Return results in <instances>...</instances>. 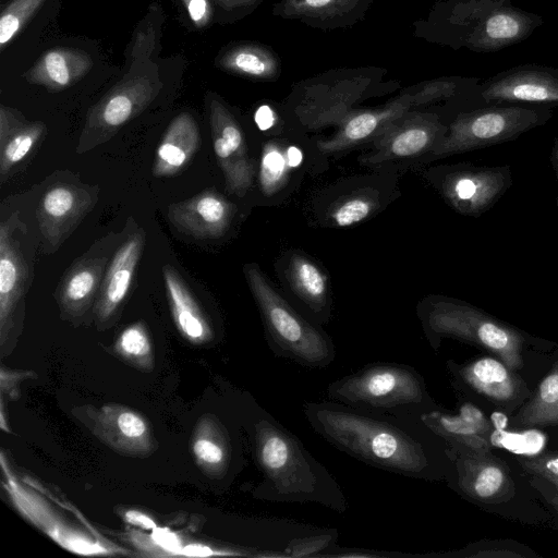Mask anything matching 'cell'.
Here are the masks:
<instances>
[{"label":"cell","mask_w":558,"mask_h":558,"mask_svg":"<svg viewBox=\"0 0 558 558\" xmlns=\"http://www.w3.org/2000/svg\"><path fill=\"white\" fill-rule=\"evenodd\" d=\"M311 428L359 461L405 477L436 481L450 466L447 446L417 416L378 413L337 401H307Z\"/></svg>","instance_id":"1"},{"label":"cell","mask_w":558,"mask_h":558,"mask_svg":"<svg viewBox=\"0 0 558 558\" xmlns=\"http://www.w3.org/2000/svg\"><path fill=\"white\" fill-rule=\"evenodd\" d=\"M255 462L263 480L255 496L271 502L317 504L340 514L347 497L330 472L302 441L265 409L254 404L247 421Z\"/></svg>","instance_id":"2"},{"label":"cell","mask_w":558,"mask_h":558,"mask_svg":"<svg viewBox=\"0 0 558 558\" xmlns=\"http://www.w3.org/2000/svg\"><path fill=\"white\" fill-rule=\"evenodd\" d=\"M2 487L16 510L62 548L83 556L128 555L63 498L35 480L17 477L3 452L0 459Z\"/></svg>","instance_id":"3"},{"label":"cell","mask_w":558,"mask_h":558,"mask_svg":"<svg viewBox=\"0 0 558 558\" xmlns=\"http://www.w3.org/2000/svg\"><path fill=\"white\" fill-rule=\"evenodd\" d=\"M328 400L356 409L396 415H414L436 408L424 377L413 366L377 362L331 381Z\"/></svg>","instance_id":"4"},{"label":"cell","mask_w":558,"mask_h":558,"mask_svg":"<svg viewBox=\"0 0 558 558\" xmlns=\"http://www.w3.org/2000/svg\"><path fill=\"white\" fill-rule=\"evenodd\" d=\"M417 316L435 350L442 338L449 337L495 353L511 371L523 364V335L474 305L447 296H428L418 304Z\"/></svg>","instance_id":"5"},{"label":"cell","mask_w":558,"mask_h":558,"mask_svg":"<svg viewBox=\"0 0 558 558\" xmlns=\"http://www.w3.org/2000/svg\"><path fill=\"white\" fill-rule=\"evenodd\" d=\"M244 274L274 354L308 368L328 367L336 359L331 338L319 326L300 315L270 286L257 265H245Z\"/></svg>","instance_id":"6"},{"label":"cell","mask_w":558,"mask_h":558,"mask_svg":"<svg viewBox=\"0 0 558 558\" xmlns=\"http://www.w3.org/2000/svg\"><path fill=\"white\" fill-rule=\"evenodd\" d=\"M551 117L544 107L490 106L460 113L433 147L435 157L468 153L518 138Z\"/></svg>","instance_id":"7"},{"label":"cell","mask_w":558,"mask_h":558,"mask_svg":"<svg viewBox=\"0 0 558 558\" xmlns=\"http://www.w3.org/2000/svg\"><path fill=\"white\" fill-rule=\"evenodd\" d=\"M161 86L156 69L128 74L88 111L76 153L84 154L108 142L150 105Z\"/></svg>","instance_id":"8"},{"label":"cell","mask_w":558,"mask_h":558,"mask_svg":"<svg viewBox=\"0 0 558 558\" xmlns=\"http://www.w3.org/2000/svg\"><path fill=\"white\" fill-rule=\"evenodd\" d=\"M436 186L457 213L480 217L489 210L512 184L509 166L459 163L438 169Z\"/></svg>","instance_id":"9"},{"label":"cell","mask_w":558,"mask_h":558,"mask_svg":"<svg viewBox=\"0 0 558 558\" xmlns=\"http://www.w3.org/2000/svg\"><path fill=\"white\" fill-rule=\"evenodd\" d=\"M209 122L217 162L223 173L227 190L243 196L255 174L243 131L227 107L215 96L209 100Z\"/></svg>","instance_id":"10"},{"label":"cell","mask_w":558,"mask_h":558,"mask_svg":"<svg viewBox=\"0 0 558 558\" xmlns=\"http://www.w3.org/2000/svg\"><path fill=\"white\" fill-rule=\"evenodd\" d=\"M447 129L436 114L407 112L373 140V154L365 161L381 163L430 153Z\"/></svg>","instance_id":"11"},{"label":"cell","mask_w":558,"mask_h":558,"mask_svg":"<svg viewBox=\"0 0 558 558\" xmlns=\"http://www.w3.org/2000/svg\"><path fill=\"white\" fill-rule=\"evenodd\" d=\"M457 488L465 496L497 502L511 495L513 484L506 466L486 452L447 446Z\"/></svg>","instance_id":"12"},{"label":"cell","mask_w":558,"mask_h":558,"mask_svg":"<svg viewBox=\"0 0 558 558\" xmlns=\"http://www.w3.org/2000/svg\"><path fill=\"white\" fill-rule=\"evenodd\" d=\"M96 202L87 189L72 183H57L41 196L37 208L40 231L57 248L76 228Z\"/></svg>","instance_id":"13"},{"label":"cell","mask_w":558,"mask_h":558,"mask_svg":"<svg viewBox=\"0 0 558 558\" xmlns=\"http://www.w3.org/2000/svg\"><path fill=\"white\" fill-rule=\"evenodd\" d=\"M233 206L221 194L202 192L174 203L168 208V218L181 232L198 239H217L228 230Z\"/></svg>","instance_id":"14"},{"label":"cell","mask_w":558,"mask_h":558,"mask_svg":"<svg viewBox=\"0 0 558 558\" xmlns=\"http://www.w3.org/2000/svg\"><path fill=\"white\" fill-rule=\"evenodd\" d=\"M481 98L486 104L558 105V74L534 68L511 71L486 83Z\"/></svg>","instance_id":"15"},{"label":"cell","mask_w":558,"mask_h":558,"mask_svg":"<svg viewBox=\"0 0 558 558\" xmlns=\"http://www.w3.org/2000/svg\"><path fill=\"white\" fill-rule=\"evenodd\" d=\"M144 244L145 232L141 229L120 246L110 260L95 306L100 322L111 319L128 296Z\"/></svg>","instance_id":"16"},{"label":"cell","mask_w":558,"mask_h":558,"mask_svg":"<svg viewBox=\"0 0 558 558\" xmlns=\"http://www.w3.org/2000/svg\"><path fill=\"white\" fill-rule=\"evenodd\" d=\"M9 222V221H8ZM0 227V333L3 343L12 317L26 290L28 267L11 223Z\"/></svg>","instance_id":"17"},{"label":"cell","mask_w":558,"mask_h":558,"mask_svg":"<svg viewBox=\"0 0 558 558\" xmlns=\"http://www.w3.org/2000/svg\"><path fill=\"white\" fill-rule=\"evenodd\" d=\"M413 104L412 96H407L381 109L353 113L344 120L332 137L319 142L318 147L323 153L333 154L373 141L389 124L409 112Z\"/></svg>","instance_id":"18"},{"label":"cell","mask_w":558,"mask_h":558,"mask_svg":"<svg viewBox=\"0 0 558 558\" xmlns=\"http://www.w3.org/2000/svg\"><path fill=\"white\" fill-rule=\"evenodd\" d=\"M539 17L513 8H497L475 25L466 44L477 51H495L531 34Z\"/></svg>","instance_id":"19"},{"label":"cell","mask_w":558,"mask_h":558,"mask_svg":"<svg viewBox=\"0 0 558 558\" xmlns=\"http://www.w3.org/2000/svg\"><path fill=\"white\" fill-rule=\"evenodd\" d=\"M201 144L198 125L189 112L178 114L168 125L153 165L156 178L180 173L192 160Z\"/></svg>","instance_id":"20"},{"label":"cell","mask_w":558,"mask_h":558,"mask_svg":"<svg viewBox=\"0 0 558 558\" xmlns=\"http://www.w3.org/2000/svg\"><path fill=\"white\" fill-rule=\"evenodd\" d=\"M92 66L93 60L86 51L58 47L44 52L24 77L31 84L59 92L83 78Z\"/></svg>","instance_id":"21"},{"label":"cell","mask_w":558,"mask_h":558,"mask_svg":"<svg viewBox=\"0 0 558 558\" xmlns=\"http://www.w3.org/2000/svg\"><path fill=\"white\" fill-rule=\"evenodd\" d=\"M166 294L173 323L187 341L202 344L213 338V329L180 274L170 265L162 268Z\"/></svg>","instance_id":"22"},{"label":"cell","mask_w":558,"mask_h":558,"mask_svg":"<svg viewBox=\"0 0 558 558\" xmlns=\"http://www.w3.org/2000/svg\"><path fill=\"white\" fill-rule=\"evenodd\" d=\"M106 263V256L83 257L68 270L56 292L65 314L78 317L90 307L99 292Z\"/></svg>","instance_id":"23"},{"label":"cell","mask_w":558,"mask_h":558,"mask_svg":"<svg viewBox=\"0 0 558 558\" xmlns=\"http://www.w3.org/2000/svg\"><path fill=\"white\" fill-rule=\"evenodd\" d=\"M97 432L106 442L122 451L145 452L150 446L147 422L125 407H104L97 416Z\"/></svg>","instance_id":"24"},{"label":"cell","mask_w":558,"mask_h":558,"mask_svg":"<svg viewBox=\"0 0 558 558\" xmlns=\"http://www.w3.org/2000/svg\"><path fill=\"white\" fill-rule=\"evenodd\" d=\"M510 371L494 357H481L454 367L456 375L463 384L498 403L512 401L519 392V380Z\"/></svg>","instance_id":"25"},{"label":"cell","mask_w":558,"mask_h":558,"mask_svg":"<svg viewBox=\"0 0 558 558\" xmlns=\"http://www.w3.org/2000/svg\"><path fill=\"white\" fill-rule=\"evenodd\" d=\"M284 276L294 294L316 320L324 323L329 315L327 277L303 254L293 253L287 260Z\"/></svg>","instance_id":"26"},{"label":"cell","mask_w":558,"mask_h":558,"mask_svg":"<svg viewBox=\"0 0 558 558\" xmlns=\"http://www.w3.org/2000/svg\"><path fill=\"white\" fill-rule=\"evenodd\" d=\"M192 452L206 473L219 477L227 475L234 454L228 428L216 418L203 420L193 435Z\"/></svg>","instance_id":"27"},{"label":"cell","mask_w":558,"mask_h":558,"mask_svg":"<svg viewBox=\"0 0 558 558\" xmlns=\"http://www.w3.org/2000/svg\"><path fill=\"white\" fill-rule=\"evenodd\" d=\"M417 417L449 447H461L480 452H487L490 448L488 436L459 412L451 414L436 407L421 413Z\"/></svg>","instance_id":"28"},{"label":"cell","mask_w":558,"mask_h":558,"mask_svg":"<svg viewBox=\"0 0 558 558\" xmlns=\"http://www.w3.org/2000/svg\"><path fill=\"white\" fill-rule=\"evenodd\" d=\"M225 71L253 80H272L279 73L277 57L266 47L254 44L235 45L217 59Z\"/></svg>","instance_id":"29"},{"label":"cell","mask_w":558,"mask_h":558,"mask_svg":"<svg viewBox=\"0 0 558 558\" xmlns=\"http://www.w3.org/2000/svg\"><path fill=\"white\" fill-rule=\"evenodd\" d=\"M514 421L523 427L558 425V364L539 383L534 397Z\"/></svg>","instance_id":"30"},{"label":"cell","mask_w":558,"mask_h":558,"mask_svg":"<svg viewBox=\"0 0 558 558\" xmlns=\"http://www.w3.org/2000/svg\"><path fill=\"white\" fill-rule=\"evenodd\" d=\"M302 160L301 151L294 146L279 143L265 145L259 163V183L265 193L279 189L290 171Z\"/></svg>","instance_id":"31"},{"label":"cell","mask_w":558,"mask_h":558,"mask_svg":"<svg viewBox=\"0 0 558 558\" xmlns=\"http://www.w3.org/2000/svg\"><path fill=\"white\" fill-rule=\"evenodd\" d=\"M45 132L43 122H25L0 143L1 179L32 151Z\"/></svg>","instance_id":"32"},{"label":"cell","mask_w":558,"mask_h":558,"mask_svg":"<svg viewBox=\"0 0 558 558\" xmlns=\"http://www.w3.org/2000/svg\"><path fill=\"white\" fill-rule=\"evenodd\" d=\"M114 349L123 359L141 368L153 366V348L146 326L134 323L121 331Z\"/></svg>","instance_id":"33"},{"label":"cell","mask_w":558,"mask_h":558,"mask_svg":"<svg viewBox=\"0 0 558 558\" xmlns=\"http://www.w3.org/2000/svg\"><path fill=\"white\" fill-rule=\"evenodd\" d=\"M46 0H12L0 16V49L3 50L19 35Z\"/></svg>","instance_id":"34"},{"label":"cell","mask_w":558,"mask_h":558,"mask_svg":"<svg viewBox=\"0 0 558 558\" xmlns=\"http://www.w3.org/2000/svg\"><path fill=\"white\" fill-rule=\"evenodd\" d=\"M359 0H284L280 13L286 17H330L354 7Z\"/></svg>","instance_id":"35"},{"label":"cell","mask_w":558,"mask_h":558,"mask_svg":"<svg viewBox=\"0 0 558 558\" xmlns=\"http://www.w3.org/2000/svg\"><path fill=\"white\" fill-rule=\"evenodd\" d=\"M377 207V199L368 194L351 195L331 208L330 221L337 227H350L365 220Z\"/></svg>","instance_id":"36"},{"label":"cell","mask_w":558,"mask_h":558,"mask_svg":"<svg viewBox=\"0 0 558 558\" xmlns=\"http://www.w3.org/2000/svg\"><path fill=\"white\" fill-rule=\"evenodd\" d=\"M132 539L140 549L157 550L156 556H158V550H161V556H181L184 546L177 533L158 525L151 530L149 535L132 533Z\"/></svg>","instance_id":"37"},{"label":"cell","mask_w":558,"mask_h":558,"mask_svg":"<svg viewBox=\"0 0 558 558\" xmlns=\"http://www.w3.org/2000/svg\"><path fill=\"white\" fill-rule=\"evenodd\" d=\"M520 463L526 472L558 489V453L548 452L530 459H520Z\"/></svg>","instance_id":"38"},{"label":"cell","mask_w":558,"mask_h":558,"mask_svg":"<svg viewBox=\"0 0 558 558\" xmlns=\"http://www.w3.org/2000/svg\"><path fill=\"white\" fill-rule=\"evenodd\" d=\"M457 84L452 80H438L426 83L413 96L414 104H425L450 97L454 94Z\"/></svg>","instance_id":"39"},{"label":"cell","mask_w":558,"mask_h":558,"mask_svg":"<svg viewBox=\"0 0 558 558\" xmlns=\"http://www.w3.org/2000/svg\"><path fill=\"white\" fill-rule=\"evenodd\" d=\"M182 2L196 27H204L209 23L213 10L208 0H182Z\"/></svg>","instance_id":"40"},{"label":"cell","mask_w":558,"mask_h":558,"mask_svg":"<svg viewBox=\"0 0 558 558\" xmlns=\"http://www.w3.org/2000/svg\"><path fill=\"white\" fill-rule=\"evenodd\" d=\"M25 123L23 117L19 118V112H14L4 106L0 107V143L4 142L7 137L19 126Z\"/></svg>","instance_id":"41"},{"label":"cell","mask_w":558,"mask_h":558,"mask_svg":"<svg viewBox=\"0 0 558 558\" xmlns=\"http://www.w3.org/2000/svg\"><path fill=\"white\" fill-rule=\"evenodd\" d=\"M459 413L489 437L490 426L484 414L475 405L465 402L460 407Z\"/></svg>","instance_id":"42"},{"label":"cell","mask_w":558,"mask_h":558,"mask_svg":"<svg viewBox=\"0 0 558 558\" xmlns=\"http://www.w3.org/2000/svg\"><path fill=\"white\" fill-rule=\"evenodd\" d=\"M123 518L129 524L144 531H151L157 526V523L149 515L138 510H128L124 512Z\"/></svg>","instance_id":"43"},{"label":"cell","mask_w":558,"mask_h":558,"mask_svg":"<svg viewBox=\"0 0 558 558\" xmlns=\"http://www.w3.org/2000/svg\"><path fill=\"white\" fill-rule=\"evenodd\" d=\"M27 376V372H5L4 367L1 371V391L2 393H16V385L20 380Z\"/></svg>","instance_id":"44"},{"label":"cell","mask_w":558,"mask_h":558,"mask_svg":"<svg viewBox=\"0 0 558 558\" xmlns=\"http://www.w3.org/2000/svg\"><path fill=\"white\" fill-rule=\"evenodd\" d=\"M256 117V120L262 128H268L274 120L272 112L267 107L260 108Z\"/></svg>","instance_id":"45"},{"label":"cell","mask_w":558,"mask_h":558,"mask_svg":"<svg viewBox=\"0 0 558 558\" xmlns=\"http://www.w3.org/2000/svg\"><path fill=\"white\" fill-rule=\"evenodd\" d=\"M472 557H521V555L511 551H478L471 554Z\"/></svg>","instance_id":"46"},{"label":"cell","mask_w":558,"mask_h":558,"mask_svg":"<svg viewBox=\"0 0 558 558\" xmlns=\"http://www.w3.org/2000/svg\"><path fill=\"white\" fill-rule=\"evenodd\" d=\"M219 4L226 9H234L244 7L255 2L256 0H217Z\"/></svg>","instance_id":"47"},{"label":"cell","mask_w":558,"mask_h":558,"mask_svg":"<svg viewBox=\"0 0 558 558\" xmlns=\"http://www.w3.org/2000/svg\"><path fill=\"white\" fill-rule=\"evenodd\" d=\"M550 160L558 182V136L556 137L553 145Z\"/></svg>","instance_id":"48"},{"label":"cell","mask_w":558,"mask_h":558,"mask_svg":"<svg viewBox=\"0 0 558 558\" xmlns=\"http://www.w3.org/2000/svg\"><path fill=\"white\" fill-rule=\"evenodd\" d=\"M542 493L544 494V496H546L547 500L549 501V504L557 510L558 512V493L556 492H553V490H544L542 489Z\"/></svg>","instance_id":"49"},{"label":"cell","mask_w":558,"mask_h":558,"mask_svg":"<svg viewBox=\"0 0 558 558\" xmlns=\"http://www.w3.org/2000/svg\"><path fill=\"white\" fill-rule=\"evenodd\" d=\"M495 414L498 417V420L493 418L496 428H505V426L507 424V417L505 415L500 414V413H495Z\"/></svg>","instance_id":"50"}]
</instances>
